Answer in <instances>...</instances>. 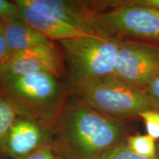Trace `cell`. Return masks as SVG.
I'll return each instance as SVG.
<instances>
[{"instance_id": "6da1fadb", "label": "cell", "mask_w": 159, "mask_h": 159, "mask_svg": "<svg viewBox=\"0 0 159 159\" xmlns=\"http://www.w3.org/2000/svg\"><path fill=\"white\" fill-rule=\"evenodd\" d=\"M129 121L101 114L70 98L49 128L50 144L63 159H101L111 148L125 144Z\"/></svg>"}, {"instance_id": "7a4b0ae2", "label": "cell", "mask_w": 159, "mask_h": 159, "mask_svg": "<svg viewBox=\"0 0 159 159\" xmlns=\"http://www.w3.org/2000/svg\"><path fill=\"white\" fill-rule=\"evenodd\" d=\"M0 94L17 116L50 128L69 99L65 83L54 75H5L0 78Z\"/></svg>"}, {"instance_id": "3957f363", "label": "cell", "mask_w": 159, "mask_h": 159, "mask_svg": "<svg viewBox=\"0 0 159 159\" xmlns=\"http://www.w3.org/2000/svg\"><path fill=\"white\" fill-rule=\"evenodd\" d=\"M69 98L119 120L139 119L145 111H159V104L146 91L114 75L66 85Z\"/></svg>"}, {"instance_id": "277c9868", "label": "cell", "mask_w": 159, "mask_h": 159, "mask_svg": "<svg viewBox=\"0 0 159 159\" xmlns=\"http://www.w3.org/2000/svg\"><path fill=\"white\" fill-rule=\"evenodd\" d=\"M58 43L64 57L67 85L114 75L115 57L122 41L114 37L89 36Z\"/></svg>"}, {"instance_id": "5b68a950", "label": "cell", "mask_w": 159, "mask_h": 159, "mask_svg": "<svg viewBox=\"0 0 159 159\" xmlns=\"http://www.w3.org/2000/svg\"><path fill=\"white\" fill-rule=\"evenodd\" d=\"M92 25L100 36L159 47V11L130 5L128 0L97 14Z\"/></svg>"}, {"instance_id": "8992f818", "label": "cell", "mask_w": 159, "mask_h": 159, "mask_svg": "<svg viewBox=\"0 0 159 159\" xmlns=\"http://www.w3.org/2000/svg\"><path fill=\"white\" fill-rule=\"evenodd\" d=\"M17 5L68 24L86 34L100 36L92 21L97 14L122 5L124 0H15Z\"/></svg>"}, {"instance_id": "52a82bcc", "label": "cell", "mask_w": 159, "mask_h": 159, "mask_svg": "<svg viewBox=\"0 0 159 159\" xmlns=\"http://www.w3.org/2000/svg\"><path fill=\"white\" fill-rule=\"evenodd\" d=\"M159 73V47L122 41L114 63V75L144 89Z\"/></svg>"}, {"instance_id": "ba28073f", "label": "cell", "mask_w": 159, "mask_h": 159, "mask_svg": "<svg viewBox=\"0 0 159 159\" xmlns=\"http://www.w3.org/2000/svg\"><path fill=\"white\" fill-rule=\"evenodd\" d=\"M50 142L49 128L18 116L0 140V154L6 158L22 159Z\"/></svg>"}, {"instance_id": "9c48e42d", "label": "cell", "mask_w": 159, "mask_h": 159, "mask_svg": "<svg viewBox=\"0 0 159 159\" xmlns=\"http://www.w3.org/2000/svg\"><path fill=\"white\" fill-rule=\"evenodd\" d=\"M54 75L61 80L66 78V69L61 47L57 44L40 47L13 53L7 75L35 74Z\"/></svg>"}, {"instance_id": "30bf717a", "label": "cell", "mask_w": 159, "mask_h": 159, "mask_svg": "<svg viewBox=\"0 0 159 159\" xmlns=\"http://www.w3.org/2000/svg\"><path fill=\"white\" fill-rule=\"evenodd\" d=\"M17 5L19 7L18 17L23 19L43 36L53 42L55 41L59 42L64 40L94 36L86 34L55 18L32 11L23 6Z\"/></svg>"}, {"instance_id": "8fae6325", "label": "cell", "mask_w": 159, "mask_h": 159, "mask_svg": "<svg viewBox=\"0 0 159 159\" xmlns=\"http://www.w3.org/2000/svg\"><path fill=\"white\" fill-rule=\"evenodd\" d=\"M2 29L12 54L40 47H51L55 42L47 39L23 19L13 17L3 20Z\"/></svg>"}, {"instance_id": "7c38bea8", "label": "cell", "mask_w": 159, "mask_h": 159, "mask_svg": "<svg viewBox=\"0 0 159 159\" xmlns=\"http://www.w3.org/2000/svg\"><path fill=\"white\" fill-rule=\"evenodd\" d=\"M125 144L139 156L150 159L159 158V150L156 140L149 135H130L126 139Z\"/></svg>"}, {"instance_id": "4fadbf2b", "label": "cell", "mask_w": 159, "mask_h": 159, "mask_svg": "<svg viewBox=\"0 0 159 159\" xmlns=\"http://www.w3.org/2000/svg\"><path fill=\"white\" fill-rule=\"evenodd\" d=\"M17 116L13 107L0 94V140L6 134Z\"/></svg>"}, {"instance_id": "5bb4252c", "label": "cell", "mask_w": 159, "mask_h": 159, "mask_svg": "<svg viewBox=\"0 0 159 159\" xmlns=\"http://www.w3.org/2000/svg\"><path fill=\"white\" fill-rule=\"evenodd\" d=\"M139 117L144 122L148 135L155 140L159 139V111H142Z\"/></svg>"}, {"instance_id": "9a60e30c", "label": "cell", "mask_w": 159, "mask_h": 159, "mask_svg": "<svg viewBox=\"0 0 159 159\" xmlns=\"http://www.w3.org/2000/svg\"><path fill=\"white\" fill-rule=\"evenodd\" d=\"M101 159H150L139 156L122 144L111 148L103 155ZM159 159V158H158Z\"/></svg>"}, {"instance_id": "2e32d148", "label": "cell", "mask_w": 159, "mask_h": 159, "mask_svg": "<svg viewBox=\"0 0 159 159\" xmlns=\"http://www.w3.org/2000/svg\"><path fill=\"white\" fill-rule=\"evenodd\" d=\"M13 54L6 43L3 29L0 30V78L7 75Z\"/></svg>"}, {"instance_id": "e0dca14e", "label": "cell", "mask_w": 159, "mask_h": 159, "mask_svg": "<svg viewBox=\"0 0 159 159\" xmlns=\"http://www.w3.org/2000/svg\"><path fill=\"white\" fill-rule=\"evenodd\" d=\"M19 7L14 2L0 0V19L2 21L18 17Z\"/></svg>"}, {"instance_id": "ac0fdd59", "label": "cell", "mask_w": 159, "mask_h": 159, "mask_svg": "<svg viewBox=\"0 0 159 159\" xmlns=\"http://www.w3.org/2000/svg\"><path fill=\"white\" fill-rule=\"evenodd\" d=\"M56 156L52 145L48 144L38 149L24 159H55Z\"/></svg>"}, {"instance_id": "d6986e66", "label": "cell", "mask_w": 159, "mask_h": 159, "mask_svg": "<svg viewBox=\"0 0 159 159\" xmlns=\"http://www.w3.org/2000/svg\"><path fill=\"white\" fill-rule=\"evenodd\" d=\"M144 90L151 98L159 104V73L152 78Z\"/></svg>"}, {"instance_id": "ffe728a7", "label": "cell", "mask_w": 159, "mask_h": 159, "mask_svg": "<svg viewBox=\"0 0 159 159\" xmlns=\"http://www.w3.org/2000/svg\"><path fill=\"white\" fill-rule=\"evenodd\" d=\"M128 4L159 11V0H128Z\"/></svg>"}, {"instance_id": "44dd1931", "label": "cell", "mask_w": 159, "mask_h": 159, "mask_svg": "<svg viewBox=\"0 0 159 159\" xmlns=\"http://www.w3.org/2000/svg\"><path fill=\"white\" fill-rule=\"evenodd\" d=\"M2 28V20L0 19V30H1Z\"/></svg>"}, {"instance_id": "7402d4cb", "label": "cell", "mask_w": 159, "mask_h": 159, "mask_svg": "<svg viewBox=\"0 0 159 159\" xmlns=\"http://www.w3.org/2000/svg\"><path fill=\"white\" fill-rule=\"evenodd\" d=\"M55 159H63V158H61V157L58 156H56V157H55Z\"/></svg>"}, {"instance_id": "603a6c76", "label": "cell", "mask_w": 159, "mask_h": 159, "mask_svg": "<svg viewBox=\"0 0 159 159\" xmlns=\"http://www.w3.org/2000/svg\"><path fill=\"white\" fill-rule=\"evenodd\" d=\"M0 159H9V158H2V157H0ZM24 159V158H22Z\"/></svg>"}]
</instances>
